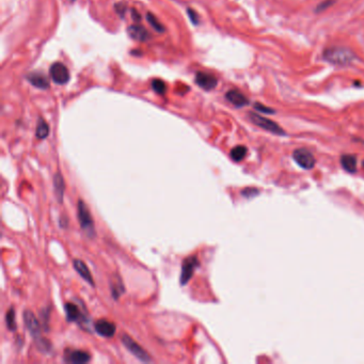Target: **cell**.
Segmentation results:
<instances>
[{
    "mask_svg": "<svg viewBox=\"0 0 364 364\" xmlns=\"http://www.w3.org/2000/svg\"><path fill=\"white\" fill-rule=\"evenodd\" d=\"M293 158L299 167L305 169V170L313 169L315 166V158L313 154L305 149H298L294 151Z\"/></svg>",
    "mask_w": 364,
    "mask_h": 364,
    "instance_id": "9c48e42d",
    "label": "cell"
},
{
    "mask_svg": "<svg viewBox=\"0 0 364 364\" xmlns=\"http://www.w3.org/2000/svg\"><path fill=\"white\" fill-rule=\"evenodd\" d=\"M247 155V147L244 145H237L232 149L230 156L234 161H241Z\"/></svg>",
    "mask_w": 364,
    "mask_h": 364,
    "instance_id": "ffe728a7",
    "label": "cell"
},
{
    "mask_svg": "<svg viewBox=\"0 0 364 364\" xmlns=\"http://www.w3.org/2000/svg\"><path fill=\"white\" fill-rule=\"evenodd\" d=\"M187 14H188V16H189V18H190L191 23L193 25L199 24V16H198V14L196 12L192 11L191 9H187Z\"/></svg>",
    "mask_w": 364,
    "mask_h": 364,
    "instance_id": "83f0119b",
    "label": "cell"
},
{
    "mask_svg": "<svg viewBox=\"0 0 364 364\" xmlns=\"http://www.w3.org/2000/svg\"><path fill=\"white\" fill-rule=\"evenodd\" d=\"M152 89L154 90L157 94H159V95H163L167 91V86L165 82L160 80V79H154V80L152 81Z\"/></svg>",
    "mask_w": 364,
    "mask_h": 364,
    "instance_id": "cb8c5ba5",
    "label": "cell"
},
{
    "mask_svg": "<svg viewBox=\"0 0 364 364\" xmlns=\"http://www.w3.org/2000/svg\"><path fill=\"white\" fill-rule=\"evenodd\" d=\"M91 360V355L88 351L79 349H66L64 352V361L72 364H86Z\"/></svg>",
    "mask_w": 364,
    "mask_h": 364,
    "instance_id": "30bf717a",
    "label": "cell"
},
{
    "mask_svg": "<svg viewBox=\"0 0 364 364\" xmlns=\"http://www.w3.org/2000/svg\"><path fill=\"white\" fill-rule=\"evenodd\" d=\"M64 310H65V315H66V319L68 323H78L79 325L89 323L87 314L84 315V313L80 310V308H79L75 303H72V302L65 303Z\"/></svg>",
    "mask_w": 364,
    "mask_h": 364,
    "instance_id": "ba28073f",
    "label": "cell"
},
{
    "mask_svg": "<svg viewBox=\"0 0 364 364\" xmlns=\"http://www.w3.org/2000/svg\"><path fill=\"white\" fill-rule=\"evenodd\" d=\"M249 118H250L251 122L253 124H255L256 126H258V127H261L263 129L269 131V133H272V134L279 135V136L285 135V131L283 130L281 126L278 125L276 122H273V121H271V120H269L267 118H264V117H262V115L254 113V112L249 113Z\"/></svg>",
    "mask_w": 364,
    "mask_h": 364,
    "instance_id": "277c9868",
    "label": "cell"
},
{
    "mask_svg": "<svg viewBox=\"0 0 364 364\" xmlns=\"http://www.w3.org/2000/svg\"><path fill=\"white\" fill-rule=\"evenodd\" d=\"M341 165L347 172L353 173L357 170V157L351 154H345L341 157Z\"/></svg>",
    "mask_w": 364,
    "mask_h": 364,
    "instance_id": "ac0fdd59",
    "label": "cell"
},
{
    "mask_svg": "<svg viewBox=\"0 0 364 364\" xmlns=\"http://www.w3.org/2000/svg\"><path fill=\"white\" fill-rule=\"evenodd\" d=\"M6 324L7 328L10 331L16 330V323H15V311L14 308H10L6 314Z\"/></svg>",
    "mask_w": 364,
    "mask_h": 364,
    "instance_id": "7402d4cb",
    "label": "cell"
},
{
    "mask_svg": "<svg viewBox=\"0 0 364 364\" xmlns=\"http://www.w3.org/2000/svg\"><path fill=\"white\" fill-rule=\"evenodd\" d=\"M94 330L101 336L110 339V337H112L115 334L117 328H115V325L112 321H109L107 319H98L94 324Z\"/></svg>",
    "mask_w": 364,
    "mask_h": 364,
    "instance_id": "8fae6325",
    "label": "cell"
},
{
    "mask_svg": "<svg viewBox=\"0 0 364 364\" xmlns=\"http://www.w3.org/2000/svg\"><path fill=\"white\" fill-rule=\"evenodd\" d=\"M28 81L32 84L33 87L38 89H48L49 81L44 75L39 73H31L27 76Z\"/></svg>",
    "mask_w": 364,
    "mask_h": 364,
    "instance_id": "e0dca14e",
    "label": "cell"
},
{
    "mask_svg": "<svg viewBox=\"0 0 364 364\" xmlns=\"http://www.w3.org/2000/svg\"><path fill=\"white\" fill-rule=\"evenodd\" d=\"M363 166H364V161H363Z\"/></svg>",
    "mask_w": 364,
    "mask_h": 364,
    "instance_id": "d6a6232c",
    "label": "cell"
},
{
    "mask_svg": "<svg viewBox=\"0 0 364 364\" xmlns=\"http://www.w3.org/2000/svg\"><path fill=\"white\" fill-rule=\"evenodd\" d=\"M73 265H74V268H75V270L79 273V276H80L84 281H87L91 286L95 285L91 272H90L86 264H84L81 260H74Z\"/></svg>",
    "mask_w": 364,
    "mask_h": 364,
    "instance_id": "9a60e30c",
    "label": "cell"
},
{
    "mask_svg": "<svg viewBox=\"0 0 364 364\" xmlns=\"http://www.w3.org/2000/svg\"><path fill=\"white\" fill-rule=\"evenodd\" d=\"M131 17H133L135 22H138V23L141 22V15L138 12H137V10H135V9L133 10V11H131Z\"/></svg>",
    "mask_w": 364,
    "mask_h": 364,
    "instance_id": "4dcf8cb0",
    "label": "cell"
},
{
    "mask_svg": "<svg viewBox=\"0 0 364 364\" xmlns=\"http://www.w3.org/2000/svg\"><path fill=\"white\" fill-rule=\"evenodd\" d=\"M127 33L131 39L138 42H147L151 39V34L144 27L140 25H131L127 28Z\"/></svg>",
    "mask_w": 364,
    "mask_h": 364,
    "instance_id": "4fadbf2b",
    "label": "cell"
},
{
    "mask_svg": "<svg viewBox=\"0 0 364 364\" xmlns=\"http://www.w3.org/2000/svg\"><path fill=\"white\" fill-rule=\"evenodd\" d=\"M241 194L246 198H252L254 196H257L258 194V190L255 188H246L244 189V190L241 191Z\"/></svg>",
    "mask_w": 364,
    "mask_h": 364,
    "instance_id": "4316f807",
    "label": "cell"
},
{
    "mask_svg": "<svg viewBox=\"0 0 364 364\" xmlns=\"http://www.w3.org/2000/svg\"><path fill=\"white\" fill-rule=\"evenodd\" d=\"M77 216L79 223H80L81 230L86 233L89 237L95 236V226H94V221L91 216V213L82 200H79L77 203Z\"/></svg>",
    "mask_w": 364,
    "mask_h": 364,
    "instance_id": "3957f363",
    "label": "cell"
},
{
    "mask_svg": "<svg viewBox=\"0 0 364 364\" xmlns=\"http://www.w3.org/2000/svg\"><path fill=\"white\" fill-rule=\"evenodd\" d=\"M225 97L232 105H234L235 107L238 108L247 106V105L249 104V99H248L241 92H239L238 90H230V91L226 92Z\"/></svg>",
    "mask_w": 364,
    "mask_h": 364,
    "instance_id": "5bb4252c",
    "label": "cell"
},
{
    "mask_svg": "<svg viewBox=\"0 0 364 364\" xmlns=\"http://www.w3.org/2000/svg\"><path fill=\"white\" fill-rule=\"evenodd\" d=\"M146 19H147V23H149L151 26H152V28L153 29H154V30H156L157 31V32H163V31H165V28H163V26L161 25V23L159 22V20H158V18L155 16V15L154 14H152V13H147L146 14Z\"/></svg>",
    "mask_w": 364,
    "mask_h": 364,
    "instance_id": "44dd1931",
    "label": "cell"
},
{
    "mask_svg": "<svg viewBox=\"0 0 364 364\" xmlns=\"http://www.w3.org/2000/svg\"><path fill=\"white\" fill-rule=\"evenodd\" d=\"M49 75L51 80L57 84H65L70 80L68 68L61 62H56L49 68Z\"/></svg>",
    "mask_w": 364,
    "mask_h": 364,
    "instance_id": "52a82bcc",
    "label": "cell"
},
{
    "mask_svg": "<svg viewBox=\"0 0 364 364\" xmlns=\"http://www.w3.org/2000/svg\"><path fill=\"white\" fill-rule=\"evenodd\" d=\"M49 316H50V308H43L41 310L40 317L42 325H43V329L45 331H49Z\"/></svg>",
    "mask_w": 364,
    "mask_h": 364,
    "instance_id": "603a6c76",
    "label": "cell"
},
{
    "mask_svg": "<svg viewBox=\"0 0 364 364\" xmlns=\"http://www.w3.org/2000/svg\"><path fill=\"white\" fill-rule=\"evenodd\" d=\"M122 343L123 345L126 347L131 355L136 357L138 360L142 362H151L152 358L150 357L149 353H147L146 350H144L138 343L135 342L131 337L127 334H123L122 335Z\"/></svg>",
    "mask_w": 364,
    "mask_h": 364,
    "instance_id": "5b68a950",
    "label": "cell"
},
{
    "mask_svg": "<svg viewBox=\"0 0 364 364\" xmlns=\"http://www.w3.org/2000/svg\"><path fill=\"white\" fill-rule=\"evenodd\" d=\"M324 58L326 61H328L335 65H348L355 60V54L348 48L344 47H331L326 49L324 52Z\"/></svg>",
    "mask_w": 364,
    "mask_h": 364,
    "instance_id": "7a4b0ae2",
    "label": "cell"
},
{
    "mask_svg": "<svg viewBox=\"0 0 364 364\" xmlns=\"http://www.w3.org/2000/svg\"><path fill=\"white\" fill-rule=\"evenodd\" d=\"M196 82L200 88H202L203 90H206V91H209V90H213L216 88V86H217V83H218V80L214 75H212V74L199 72L196 75Z\"/></svg>",
    "mask_w": 364,
    "mask_h": 364,
    "instance_id": "7c38bea8",
    "label": "cell"
},
{
    "mask_svg": "<svg viewBox=\"0 0 364 364\" xmlns=\"http://www.w3.org/2000/svg\"><path fill=\"white\" fill-rule=\"evenodd\" d=\"M123 292H124V286L122 285V283H121V280L117 284H114V283L111 284V294L114 299H118Z\"/></svg>",
    "mask_w": 364,
    "mask_h": 364,
    "instance_id": "d4e9b609",
    "label": "cell"
},
{
    "mask_svg": "<svg viewBox=\"0 0 364 364\" xmlns=\"http://www.w3.org/2000/svg\"><path fill=\"white\" fill-rule=\"evenodd\" d=\"M115 10H117V12H118L119 15H121V16H123L125 11H126V10H127V8H126V4L125 3L121 2V3H118L117 6H115Z\"/></svg>",
    "mask_w": 364,
    "mask_h": 364,
    "instance_id": "f546056e",
    "label": "cell"
},
{
    "mask_svg": "<svg viewBox=\"0 0 364 364\" xmlns=\"http://www.w3.org/2000/svg\"><path fill=\"white\" fill-rule=\"evenodd\" d=\"M52 183H54V191H55V196L58 200V202L62 203L63 197H64L65 183H64V179H63L61 172H57L55 174L54 179H52Z\"/></svg>",
    "mask_w": 364,
    "mask_h": 364,
    "instance_id": "2e32d148",
    "label": "cell"
},
{
    "mask_svg": "<svg viewBox=\"0 0 364 364\" xmlns=\"http://www.w3.org/2000/svg\"><path fill=\"white\" fill-rule=\"evenodd\" d=\"M199 265L200 262L196 255L186 257L185 260H184L182 265L181 278H179V281H181L182 285H185V284L190 281V279L192 278L194 273V270H196L197 267H199Z\"/></svg>",
    "mask_w": 364,
    "mask_h": 364,
    "instance_id": "8992f818",
    "label": "cell"
},
{
    "mask_svg": "<svg viewBox=\"0 0 364 364\" xmlns=\"http://www.w3.org/2000/svg\"><path fill=\"white\" fill-rule=\"evenodd\" d=\"M71 1H75V0H71Z\"/></svg>",
    "mask_w": 364,
    "mask_h": 364,
    "instance_id": "1f68e13d",
    "label": "cell"
},
{
    "mask_svg": "<svg viewBox=\"0 0 364 364\" xmlns=\"http://www.w3.org/2000/svg\"><path fill=\"white\" fill-rule=\"evenodd\" d=\"M23 317H24V323H25L26 328H27L29 333L34 340L38 349L41 352H44V353L49 352L51 350V344L49 343V341H47L43 336H42V333H41L42 329H41L40 321L36 319L34 314L31 312V311L27 310L24 312Z\"/></svg>",
    "mask_w": 364,
    "mask_h": 364,
    "instance_id": "6da1fadb",
    "label": "cell"
},
{
    "mask_svg": "<svg viewBox=\"0 0 364 364\" xmlns=\"http://www.w3.org/2000/svg\"><path fill=\"white\" fill-rule=\"evenodd\" d=\"M334 1H333V0H326V1H324V2H321L320 4H319V6L317 7V8H316V12H321V11H325V10L327 9V8H329L330 6H331V4L332 3H333Z\"/></svg>",
    "mask_w": 364,
    "mask_h": 364,
    "instance_id": "f1b7e54d",
    "label": "cell"
},
{
    "mask_svg": "<svg viewBox=\"0 0 364 364\" xmlns=\"http://www.w3.org/2000/svg\"><path fill=\"white\" fill-rule=\"evenodd\" d=\"M254 109L257 110L258 112L266 113V114H272V113H275V110L271 109V108H269V107H266L265 105L260 104V103H255V104H254Z\"/></svg>",
    "mask_w": 364,
    "mask_h": 364,
    "instance_id": "484cf974",
    "label": "cell"
},
{
    "mask_svg": "<svg viewBox=\"0 0 364 364\" xmlns=\"http://www.w3.org/2000/svg\"><path fill=\"white\" fill-rule=\"evenodd\" d=\"M49 135V126L46 123V121L40 119L38 125H36L35 136L38 139H45Z\"/></svg>",
    "mask_w": 364,
    "mask_h": 364,
    "instance_id": "d6986e66",
    "label": "cell"
}]
</instances>
